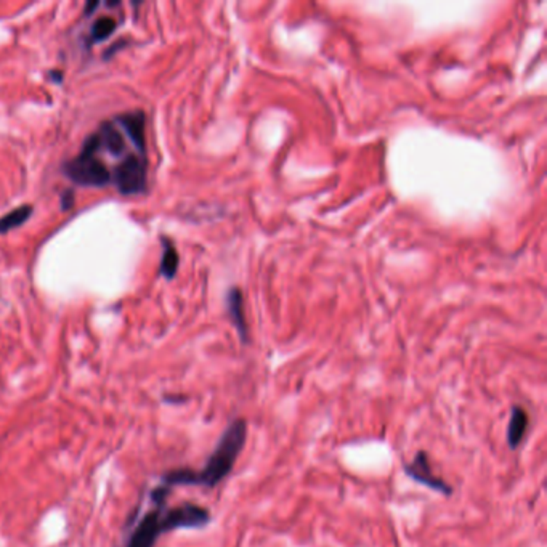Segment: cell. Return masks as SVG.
<instances>
[{
    "label": "cell",
    "mask_w": 547,
    "mask_h": 547,
    "mask_svg": "<svg viewBox=\"0 0 547 547\" xmlns=\"http://www.w3.org/2000/svg\"><path fill=\"white\" fill-rule=\"evenodd\" d=\"M248 438V422L243 417H236L229 422L220 437L216 449L209 456L206 465L201 470L175 469L168 470L161 477V485L167 488L173 487H204L216 488L232 474L239 454H241Z\"/></svg>",
    "instance_id": "cell-1"
},
{
    "label": "cell",
    "mask_w": 547,
    "mask_h": 547,
    "mask_svg": "<svg viewBox=\"0 0 547 547\" xmlns=\"http://www.w3.org/2000/svg\"><path fill=\"white\" fill-rule=\"evenodd\" d=\"M124 196H137L146 191L148 153L135 151L125 157L112 173V183Z\"/></svg>",
    "instance_id": "cell-2"
},
{
    "label": "cell",
    "mask_w": 547,
    "mask_h": 547,
    "mask_svg": "<svg viewBox=\"0 0 547 547\" xmlns=\"http://www.w3.org/2000/svg\"><path fill=\"white\" fill-rule=\"evenodd\" d=\"M405 474L410 478H413L414 482L421 483V485H424V487L431 488V489H433V492H437L440 494L451 496V493H453V488L449 487V485L444 482L443 478H440V477H437L435 474H433L432 465H431V462H428L427 454L424 451H417L413 461L405 465Z\"/></svg>",
    "instance_id": "cell-3"
},
{
    "label": "cell",
    "mask_w": 547,
    "mask_h": 547,
    "mask_svg": "<svg viewBox=\"0 0 547 547\" xmlns=\"http://www.w3.org/2000/svg\"><path fill=\"white\" fill-rule=\"evenodd\" d=\"M227 309H228L229 320H232L233 326L236 328L239 337H241V340L244 342V344H248L249 329H248V323H246V313H244V299H243L241 289L232 288L228 290Z\"/></svg>",
    "instance_id": "cell-4"
},
{
    "label": "cell",
    "mask_w": 547,
    "mask_h": 547,
    "mask_svg": "<svg viewBox=\"0 0 547 547\" xmlns=\"http://www.w3.org/2000/svg\"><path fill=\"white\" fill-rule=\"evenodd\" d=\"M117 28H119V21H117L114 15H101V17L92 21L85 45L87 47H94L96 44H101L103 40L110 39L116 33Z\"/></svg>",
    "instance_id": "cell-5"
},
{
    "label": "cell",
    "mask_w": 547,
    "mask_h": 547,
    "mask_svg": "<svg viewBox=\"0 0 547 547\" xmlns=\"http://www.w3.org/2000/svg\"><path fill=\"white\" fill-rule=\"evenodd\" d=\"M528 431V414L525 408L514 405L510 408V421L507 427V444L512 449H517L523 442L525 433Z\"/></svg>",
    "instance_id": "cell-6"
},
{
    "label": "cell",
    "mask_w": 547,
    "mask_h": 547,
    "mask_svg": "<svg viewBox=\"0 0 547 547\" xmlns=\"http://www.w3.org/2000/svg\"><path fill=\"white\" fill-rule=\"evenodd\" d=\"M34 212V207L31 204H21V206L13 209L8 214L0 217V234L12 232L15 228H19L31 218Z\"/></svg>",
    "instance_id": "cell-7"
},
{
    "label": "cell",
    "mask_w": 547,
    "mask_h": 547,
    "mask_svg": "<svg viewBox=\"0 0 547 547\" xmlns=\"http://www.w3.org/2000/svg\"><path fill=\"white\" fill-rule=\"evenodd\" d=\"M162 259H161V265H159V273L164 276L166 279H173L177 275V270H178V263H180V259H178V252L175 246H173V243L171 239H162Z\"/></svg>",
    "instance_id": "cell-8"
},
{
    "label": "cell",
    "mask_w": 547,
    "mask_h": 547,
    "mask_svg": "<svg viewBox=\"0 0 547 547\" xmlns=\"http://www.w3.org/2000/svg\"><path fill=\"white\" fill-rule=\"evenodd\" d=\"M101 5H103V3L95 2V0H94V2H87L85 8H84V17L89 18V17H92V15H95L96 10L101 8Z\"/></svg>",
    "instance_id": "cell-9"
}]
</instances>
